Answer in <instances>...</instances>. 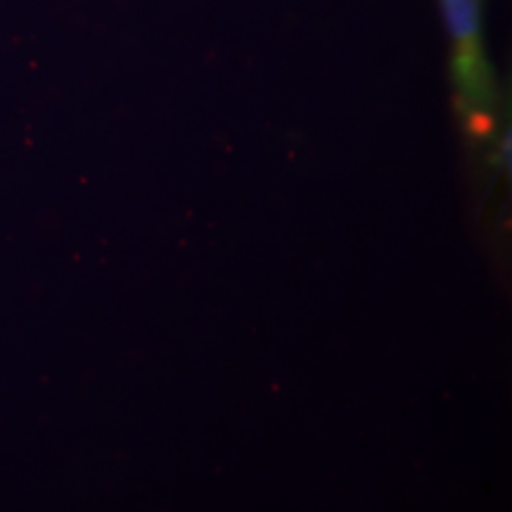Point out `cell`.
<instances>
[{
    "mask_svg": "<svg viewBox=\"0 0 512 512\" xmlns=\"http://www.w3.org/2000/svg\"><path fill=\"white\" fill-rule=\"evenodd\" d=\"M448 36L453 41V69L465 98L482 102L491 81L482 55V0H441Z\"/></svg>",
    "mask_w": 512,
    "mask_h": 512,
    "instance_id": "1",
    "label": "cell"
},
{
    "mask_svg": "<svg viewBox=\"0 0 512 512\" xmlns=\"http://www.w3.org/2000/svg\"><path fill=\"white\" fill-rule=\"evenodd\" d=\"M501 162L508 166L510 164V136L505 133V138L501 140Z\"/></svg>",
    "mask_w": 512,
    "mask_h": 512,
    "instance_id": "2",
    "label": "cell"
}]
</instances>
